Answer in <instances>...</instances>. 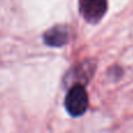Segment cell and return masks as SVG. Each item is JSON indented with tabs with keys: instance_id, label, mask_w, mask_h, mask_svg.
<instances>
[{
	"instance_id": "1",
	"label": "cell",
	"mask_w": 133,
	"mask_h": 133,
	"mask_svg": "<svg viewBox=\"0 0 133 133\" xmlns=\"http://www.w3.org/2000/svg\"><path fill=\"white\" fill-rule=\"evenodd\" d=\"M64 104L66 111L72 117H79L84 115L89 105V98L83 85L75 84L69 89V91L66 92Z\"/></svg>"
},
{
	"instance_id": "2",
	"label": "cell",
	"mask_w": 133,
	"mask_h": 133,
	"mask_svg": "<svg viewBox=\"0 0 133 133\" xmlns=\"http://www.w3.org/2000/svg\"><path fill=\"white\" fill-rule=\"evenodd\" d=\"M78 9L87 22L97 23L108 11V0H78Z\"/></svg>"
},
{
	"instance_id": "3",
	"label": "cell",
	"mask_w": 133,
	"mask_h": 133,
	"mask_svg": "<svg viewBox=\"0 0 133 133\" xmlns=\"http://www.w3.org/2000/svg\"><path fill=\"white\" fill-rule=\"evenodd\" d=\"M43 40L48 46L62 47L69 41V29L64 25H56L48 29L43 35Z\"/></svg>"
}]
</instances>
